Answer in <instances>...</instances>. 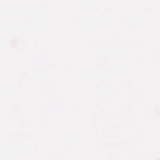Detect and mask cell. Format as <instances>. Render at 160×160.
I'll return each instance as SVG.
<instances>
[]
</instances>
